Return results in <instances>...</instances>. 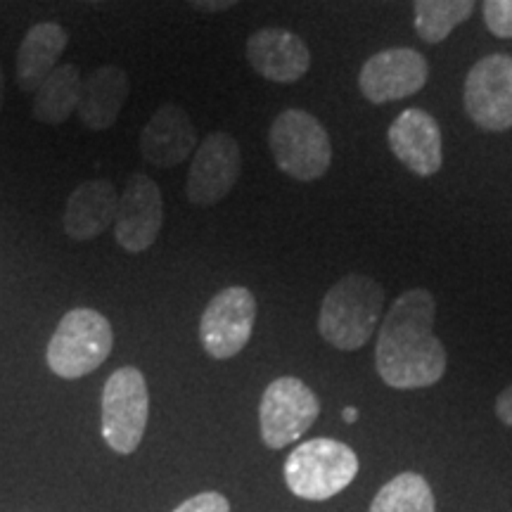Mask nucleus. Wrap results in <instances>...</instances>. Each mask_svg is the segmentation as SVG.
<instances>
[{"mask_svg":"<svg viewBox=\"0 0 512 512\" xmlns=\"http://www.w3.org/2000/svg\"><path fill=\"white\" fill-rule=\"evenodd\" d=\"M437 302L432 292L408 290L392 304L380 325L375 366L394 389H422L446 373V349L434 335Z\"/></svg>","mask_w":512,"mask_h":512,"instance_id":"obj_1","label":"nucleus"},{"mask_svg":"<svg viewBox=\"0 0 512 512\" xmlns=\"http://www.w3.org/2000/svg\"><path fill=\"white\" fill-rule=\"evenodd\" d=\"M382 304L384 290L380 283L361 273L344 275L330 287L320 304V335L339 351L366 347L380 323Z\"/></svg>","mask_w":512,"mask_h":512,"instance_id":"obj_2","label":"nucleus"},{"mask_svg":"<svg viewBox=\"0 0 512 512\" xmlns=\"http://www.w3.org/2000/svg\"><path fill=\"white\" fill-rule=\"evenodd\" d=\"M358 456L337 439H309L285 460V482L304 501H328L354 482Z\"/></svg>","mask_w":512,"mask_h":512,"instance_id":"obj_3","label":"nucleus"},{"mask_svg":"<svg viewBox=\"0 0 512 512\" xmlns=\"http://www.w3.org/2000/svg\"><path fill=\"white\" fill-rule=\"evenodd\" d=\"M114 332L110 320L93 309L64 313L48 342V366L57 377L79 380L98 370L112 354Z\"/></svg>","mask_w":512,"mask_h":512,"instance_id":"obj_4","label":"nucleus"},{"mask_svg":"<svg viewBox=\"0 0 512 512\" xmlns=\"http://www.w3.org/2000/svg\"><path fill=\"white\" fill-rule=\"evenodd\" d=\"M275 166L299 183L318 181L332 164L330 136L323 124L304 110H285L268 131Z\"/></svg>","mask_w":512,"mask_h":512,"instance_id":"obj_5","label":"nucleus"},{"mask_svg":"<svg viewBox=\"0 0 512 512\" xmlns=\"http://www.w3.org/2000/svg\"><path fill=\"white\" fill-rule=\"evenodd\" d=\"M150 394L138 368L126 366L114 370L102 389V437L112 451L128 456L143 441Z\"/></svg>","mask_w":512,"mask_h":512,"instance_id":"obj_6","label":"nucleus"},{"mask_svg":"<svg viewBox=\"0 0 512 512\" xmlns=\"http://www.w3.org/2000/svg\"><path fill=\"white\" fill-rule=\"evenodd\" d=\"M320 415V401L297 377H278L266 387L259 406L261 439L268 448H285L302 439Z\"/></svg>","mask_w":512,"mask_h":512,"instance_id":"obj_7","label":"nucleus"},{"mask_svg":"<svg viewBox=\"0 0 512 512\" xmlns=\"http://www.w3.org/2000/svg\"><path fill=\"white\" fill-rule=\"evenodd\" d=\"M256 299L247 287H226L207 304L200 320L202 347L211 358L238 356L252 337Z\"/></svg>","mask_w":512,"mask_h":512,"instance_id":"obj_8","label":"nucleus"},{"mask_svg":"<svg viewBox=\"0 0 512 512\" xmlns=\"http://www.w3.org/2000/svg\"><path fill=\"white\" fill-rule=\"evenodd\" d=\"M467 117L484 131L512 128V57L486 55L467 72L465 79Z\"/></svg>","mask_w":512,"mask_h":512,"instance_id":"obj_9","label":"nucleus"},{"mask_svg":"<svg viewBox=\"0 0 512 512\" xmlns=\"http://www.w3.org/2000/svg\"><path fill=\"white\" fill-rule=\"evenodd\" d=\"M242 174V152L230 133L216 131L197 145L185 195L195 207H214L235 188Z\"/></svg>","mask_w":512,"mask_h":512,"instance_id":"obj_10","label":"nucleus"},{"mask_svg":"<svg viewBox=\"0 0 512 512\" xmlns=\"http://www.w3.org/2000/svg\"><path fill=\"white\" fill-rule=\"evenodd\" d=\"M164 223V200L159 185L145 174L128 178L114 216V235L121 249L140 254L157 242Z\"/></svg>","mask_w":512,"mask_h":512,"instance_id":"obj_11","label":"nucleus"},{"mask_svg":"<svg viewBox=\"0 0 512 512\" xmlns=\"http://www.w3.org/2000/svg\"><path fill=\"white\" fill-rule=\"evenodd\" d=\"M430 76L427 60L413 48H389L363 64L358 86L373 105L411 98L422 91Z\"/></svg>","mask_w":512,"mask_h":512,"instance_id":"obj_12","label":"nucleus"},{"mask_svg":"<svg viewBox=\"0 0 512 512\" xmlns=\"http://www.w3.org/2000/svg\"><path fill=\"white\" fill-rule=\"evenodd\" d=\"M387 140L394 157L415 176H434L441 169V128L430 112L418 107L401 112L389 126Z\"/></svg>","mask_w":512,"mask_h":512,"instance_id":"obj_13","label":"nucleus"},{"mask_svg":"<svg viewBox=\"0 0 512 512\" xmlns=\"http://www.w3.org/2000/svg\"><path fill=\"white\" fill-rule=\"evenodd\" d=\"M247 60L256 74L275 83L299 81L311 67L306 43L287 29H261L249 36Z\"/></svg>","mask_w":512,"mask_h":512,"instance_id":"obj_14","label":"nucleus"},{"mask_svg":"<svg viewBox=\"0 0 512 512\" xmlns=\"http://www.w3.org/2000/svg\"><path fill=\"white\" fill-rule=\"evenodd\" d=\"M197 147V133L188 112L178 105H164L140 133V155L157 169L183 164Z\"/></svg>","mask_w":512,"mask_h":512,"instance_id":"obj_15","label":"nucleus"},{"mask_svg":"<svg viewBox=\"0 0 512 512\" xmlns=\"http://www.w3.org/2000/svg\"><path fill=\"white\" fill-rule=\"evenodd\" d=\"M117 204L119 195L112 181L95 178V181L81 183L69 195L67 207H64V233L79 242L98 238L112 226Z\"/></svg>","mask_w":512,"mask_h":512,"instance_id":"obj_16","label":"nucleus"},{"mask_svg":"<svg viewBox=\"0 0 512 512\" xmlns=\"http://www.w3.org/2000/svg\"><path fill=\"white\" fill-rule=\"evenodd\" d=\"M128 98V76L117 64H105L83 79L79 98V117L93 131H105L117 124Z\"/></svg>","mask_w":512,"mask_h":512,"instance_id":"obj_17","label":"nucleus"},{"mask_svg":"<svg viewBox=\"0 0 512 512\" xmlns=\"http://www.w3.org/2000/svg\"><path fill=\"white\" fill-rule=\"evenodd\" d=\"M69 43V34L55 22L34 24L24 36L22 46L17 50V86L22 91L34 93L48 74L57 67L64 48Z\"/></svg>","mask_w":512,"mask_h":512,"instance_id":"obj_18","label":"nucleus"},{"mask_svg":"<svg viewBox=\"0 0 512 512\" xmlns=\"http://www.w3.org/2000/svg\"><path fill=\"white\" fill-rule=\"evenodd\" d=\"M81 86L83 79L79 67H74V64H60L34 91L36 95L31 112H34V117L41 124H64V121L72 117L76 107H79Z\"/></svg>","mask_w":512,"mask_h":512,"instance_id":"obj_19","label":"nucleus"},{"mask_svg":"<svg viewBox=\"0 0 512 512\" xmlns=\"http://www.w3.org/2000/svg\"><path fill=\"white\" fill-rule=\"evenodd\" d=\"M434 494L418 472H401L377 491L370 512H434Z\"/></svg>","mask_w":512,"mask_h":512,"instance_id":"obj_20","label":"nucleus"},{"mask_svg":"<svg viewBox=\"0 0 512 512\" xmlns=\"http://www.w3.org/2000/svg\"><path fill=\"white\" fill-rule=\"evenodd\" d=\"M475 10V0H415V31L425 43H441Z\"/></svg>","mask_w":512,"mask_h":512,"instance_id":"obj_21","label":"nucleus"},{"mask_svg":"<svg viewBox=\"0 0 512 512\" xmlns=\"http://www.w3.org/2000/svg\"><path fill=\"white\" fill-rule=\"evenodd\" d=\"M484 22L498 38H512V0H484Z\"/></svg>","mask_w":512,"mask_h":512,"instance_id":"obj_22","label":"nucleus"},{"mask_svg":"<svg viewBox=\"0 0 512 512\" xmlns=\"http://www.w3.org/2000/svg\"><path fill=\"white\" fill-rule=\"evenodd\" d=\"M174 512H230V503L219 491H204V494L188 498Z\"/></svg>","mask_w":512,"mask_h":512,"instance_id":"obj_23","label":"nucleus"},{"mask_svg":"<svg viewBox=\"0 0 512 512\" xmlns=\"http://www.w3.org/2000/svg\"><path fill=\"white\" fill-rule=\"evenodd\" d=\"M496 415L503 425L512 427V384L510 387H505L501 396L496 399Z\"/></svg>","mask_w":512,"mask_h":512,"instance_id":"obj_24","label":"nucleus"},{"mask_svg":"<svg viewBox=\"0 0 512 512\" xmlns=\"http://www.w3.org/2000/svg\"><path fill=\"white\" fill-rule=\"evenodd\" d=\"M188 3H192L195 8H200V10H207V12H221V10L233 8V5H238L240 0H188Z\"/></svg>","mask_w":512,"mask_h":512,"instance_id":"obj_25","label":"nucleus"},{"mask_svg":"<svg viewBox=\"0 0 512 512\" xmlns=\"http://www.w3.org/2000/svg\"><path fill=\"white\" fill-rule=\"evenodd\" d=\"M356 415H358V413H356V408H354V406H349L347 411H344V420H347L349 425H351V422H356Z\"/></svg>","mask_w":512,"mask_h":512,"instance_id":"obj_26","label":"nucleus"},{"mask_svg":"<svg viewBox=\"0 0 512 512\" xmlns=\"http://www.w3.org/2000/svg\"><path fill=\"white\" fill-rule=\"evenodd\" d=\"M3 98H5V79H3V67H0V110H3Z\"/></svg>","mask_w":512,"mask_h":512,"instance_id":"obj_27","label":"nucleus"}]
</instances>
